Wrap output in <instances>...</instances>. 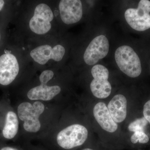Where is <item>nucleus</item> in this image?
<instances>
[{
	"mask_svg": "<svg viewBox=\"0 0 150 150\" xmlns=\"http://www.w3.org/2000/svg\"><path fill=\"white\" fill-rule=\"evenodd\" d=\"M115 59L121 71L130 77H137L142 73L139 58L130 46L123 45L117 48L115 53Z\"/></svg>",
	"mask_w": 150,
	"mask_h": 150,
	"instance_id": "obj_1",
	"label": "nucleus"
},
{
	"mask_svg": "<svg viewBox=\"0 0 150 150\" xmlns=\"http://www.w3.org/2000/svg\"><path fill=\"white\" fill-rule=\"evenodd\" d=\"M45 110L42 103L36 101L31 104L29 102L22 103L18 107V115L24 122L23 128L26 131L36 133L40 130L41 124L39 118Z\"/></svg>",
	"mask_w": 150,
	"mask_h": 150,
	"instance_id": "obj_2",
	"label": "nucleus"
},
{
	"mask_svg": "<svg viewBox=\"0 0 150 150\" xmlns=\"http://www.w3.org/2000/svg\"><path fill=\"white\" fill-rule=\"evenodd\" d=\"M88 137V131L84 126L74 124L60 131L57 135L56 141L62 149L70 150L83 144Z\"/></svg>",
	"mask_w": 150,
	"mask_h": 150,
	"instance_id": "obj_3",
	"label": "nucleus"
},
{
	"mask_svg": "<svg viewBox=\"0 0 150 150\" xmlns=\"http://www.w3.org/2000/svg\"><path fill=\"white\" fill-rule=\"evenodd\" d=\"M150 1L141 0L137 8H130L125 13L128 24L133 29L143 31L150 28Z\"/></svg>",
	"mask_w": 150,
	"mask_h": 150,
	"instance_id": "obj_4",
	"label": "nucleus"
},
{
	"mask_svg": "<svg viewBox=\"0 0 150 150\" xmlns=\"http://www.w3.org/2000/svg\"><path fill=\"white\" fill-rule=\"evenodd\" d=\"M54 76V73L51 70H46L40 74L39 77L40 85L30 90L27 97L30 100H42L48 101L54 98L61 91L59 86H48L47 83Z\"/></svg>",
	"mask_w": 150,
	"mask_h": 150,
	"instance_id": "obj_5",
	"label": "nucleus"
},
{
	"mask_svg": "<svg viewBox=\"0 0 150 150\" xmlns=\"http://www.w3.org/2000/svg\"><path fill=\"white\" fill-rule=\"evenodd\" d=\"M91 73L93 78L90 84L92 93L97 98H107L111 93L112 89L111 84L108 81V69L103 65L98 64L93 67Z\"/></svg>",
	"mask_w": 150,
	"mask_h": 150,
	"instance_id": "obj_6",
	"label": "nucleus"
},
{
	"mask_svg": "<svg viewBox=\"0 0 150 150\" xmlns=\"http://www.w3.org/2000/svg\"><path fill=\"white\" fill-rule=\"evenodd\" d=\"M54 17V13L49 6L44 4H38L30 21V28L32 32L38 35L45 34L51 30V22Z\"/></svg>",
	"mask_w": 150,
	"mask_h": 150,
	"instance_id": "obj_7",
	"label": "nucleus"
},
{
	"mask_svg": "<svg viewBox=\"0 0 150 150\" xmlns=\"http://www.w3.org/2000/svg\"><path fill=\"white\" fill-rule=\"evenodd\" d=\"M109 50V43L107 38L104 35H98L87 47L84 54V61L87 64L95 65L107 56Z\"/></svg>",
	"mask_w": 150,
	"mask_h": 150,
	"instance_id": "obj_8",
	"label": "nucleus"
},
{
	"mask_svg": "<svg viewBox=\"0 0 150 150\" xmlns=\"http://www.w3.org/2000/svg\"><path fill=\"white\" fill-rule=\"evenodd\" d=\"M19 71L16 57L10 53L0 56V84L7 86L15 79Z\"/></svg>",
	"mask_w": 150,
	"mask_h": 150,
	"instance_id": "obj_9",
	"label": "nucleus"
},
{
	"mask_svg": "<svg viewBox=\"0 0 150 150\" xmlns=\"http://www.w3.org/2000/svg\"><path fill=\"white\" fill-rule=\"evenodd\" d=\"M59 10L62 21L66 24H74L82 17V4L80 0H62Z\"/></svg>",
	"mask_w": 150,
	"mask_h": 150,
	"instance_id": "obj_10",
	"label": "nucleus"
},
{
	"mask_svg": "<svg viewBox=\"0 0 150 150\" xmlns=\"http://www.w3.org/2000/svg\"><path fill=\"white\" fill-rule=\"evenodd\" d=\"M93 114L97 122L105 131L113 133L118 129V124L112 119L104 103L99 102L95 105Z\"/></svg>",
	"mask_w": 150,
	"mask_h": 150,
	"instance_id": "obj_11",
	"label": "nucleus"
},
{
	"mask_svg": "<svg viewBox=\"0 0 150 150\" xmlns=\"http://www.w3.org/2000/svg\"><path fill=\"white\" fill-rule=\"evenodd\" d=\"M127 104L126 97L122 94L116 95L108 103V109L115 123H121L126 119Z\"/></svg>",
	"mask_w": 150,
	"mask_h": 150,
	"instance_id": "obj_12",
	"label": "nucleus"
},
{
	"mask_svg": "<svg viewBox=\"0 0 150 150\" xmlns=\"http://www.w3.org/2000/svg\"><path fill=\"white\" fill-rule=\"evenodd\" d=\"M30 55L35 62L40 65L46 64L50 59L55 62H59V55L56 46L53 48L48 45L38 46L31 51Z\"/></svg>",
	"mask_w": 150,
	"mask_h": 150,
	"instance_id": "obj_13",
	"label": "nucleus"
},
{
	"mask_svg": "<svg viewBox=\"0 0 150 150\" xmlns=\"http://www.w3.org/2000/svg\"><path fill=\"white\" fill-rule=\"evenodd\" d=\"M19 122L16 114L13 111H8L6 116L5 124L3 128V136L8 139L14 138L18 130Z\"/></svg>",
	"mask_w": 150,
	"mask_h": 150,
	"instance_id": "obj_14",
	"label": "nucleus"
},
{
	"mask_svg": "<svg viewBox=\"0 0 150 150\" xmlns=\"http://www.w3.org/2000/svg\"><path fill=\"white\" fill-rule=\"evenodd\" d=\"M148 123V121L144 117L138 118L129 124L128 129L130 131L134 132L144 131Z\"/></svg>",
	"mask_w": 150,
	"mask_h": 150,
	"instance_id": "obj_15",
	"label": "nucleus"
},
{
	"mask_svg": "<svg viewBox=\"0 0 150 150\" xmlns=\"http://www.w3.org/2000/svg\"><path fill=\"white\" fill-rule=\"evenodd\" d=\"M149 137L144 131L134 132L131 137V141L133 144H137L138 142L141 144H146L149 142Z\"/></svg>",
	"mask_w": 150,
	"mask_h": 150,
	"instance_id": "obj_16",
	"label": "nucleus"
},
{
	"mask_svg": "<svg viewBox=\"0 0 150 150\" xmlns=\"http://www.w3.org/2000/svg\"><path fill=\"white\" fill-rule=\"evenodd\" d=\"M143 113L144 117L150 123V100L144 105Z\"/></svg>",
	"mask_w": 150,
	"mask_h": 150,
	"instance_id": "obj_17",
	"label": "nucleus"
},
{
	"mask_svg": "<svg viewBox=\"0 0 150 150\" xmlns=\"http://www.w3.org/2000/svg\"><path fill=\"white\" fill-rule=\"evenodd\" d=\"M0 150H18L16 149H14L12 147L9 146H5L4 147L2 148Z\"/></svg>",
	"mask_w": 150,
	"mask_h": 150,
	"instance_id": "obj_18",
	"label": "nucleus"
},
{
	"mask_svg": "<svg viewBox=\"0 0 150 150\" xmlns=\"http://www.w3.org/2000/svg\"><path fill=\"white\" fill-rule=\"evenodd\" d=\"M4 1H2V0H0V11L1 10L3 7H4Z\"/></svg>",
	"mask_w": 150,
	"mask_h": 150,
	"instance_id": "obj_19",
	"label": "nucleus"
},
{
	"mask_svg": "<svg viewBox=\"0 0 150 150\" xmlns=\"http://www.w3.org/2000/svg\"><path fill=\"white\" fill-rule=\"evenodd\" d=\"M82 150H93L92 149H89V148H86V149H83Z\"/></svg>",
	"mask_w": 150,
	"mask_h": 150,
	"instance_id": "obj_20",
	"label": "nucleus"
},
{
	"mask_svg": "<svg viewBox=\"0 0 150 150\" xmlns=\"http://www.w3.org/2000/svg\"><path fill=\"white\" fill-rule=\"evenodd\" d=\"M0 38H1V35H0Z\"/></svg>",
	"mask_w": 150,
	"mask_h": 150,
	"instance_id": "obj_21",
	"label": "nucleus"
}]
</instances>
